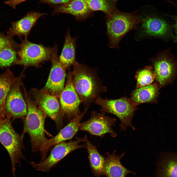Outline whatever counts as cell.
Wrapping results in <instances>:
<instances>
[{
	"label": "cell",
	"instance_id": "cell-1",
	"mask_svg": "<svg viewBox=\"0 0 177 177\" xmlns=\"http://www.w3.org/2000/svg\"><path fill=\"white\" fill-rule=\"evenodd\" d=\"M72 72L74 88L81 102L87 106L106 90L94 69L77 62Z\"/></svg>",
	"mask_w": 177,
	"mask_h": 177
},
{
	"label": "cell",
	"instance_id": "cell-5",
	"mask_svg": "<svg viewBox=\"0 0 177 177\" xmlns=\"http://www.w3.org/2000/svg\"><path fill=\"white\" fill-rule=\"evenodd\" d=\"M94 102L100 106L103 112L111 113L117 116L120 120L119 126L122 131L125 130L130 126L135 129L132 124V120L135 111L137 109V105L130 99L126 97L113 100L103 99L100 97L97 98Z\"/></svg>",
	"mask_w": 177,
	"mask_h": 177
},
{
	"label": "cell",
	"instance_id": "cell-26",
	"mask_svg": "<svg viewBox=\"0 0 177 177\" xmlns=\"http://www.w3.org/2000/svg\"><path fill=\"white\" fill-rule=\"evenodd\" d=\"M135 77L137 80L136 89L151 84L155 79V76L152 67L149 66L138 70Z\"/></svg>",
	"mask_w": 177,
	"mask_h": 177
},
{
	"label": "cell",
	"instance_id": "cell-8",
	"mask_svg": "<svg viewBox=\"0 0 177 177\" xmlns=\"http://www.w3.org/2000/svg\"><path fill=\"white\" fill-rule=\"evenodd\" d=\"M22 75L21 74L17 77L12 85L5 102V116L12 120L20 118L23 120L27 114V104L20 88Z\"/></svg>",
	"mask_w": 177,
	"mask_h": 177
},
{
	"label": "cell",
	"instance_id": "cell-21",
	"mask_svg": "<svg viewBox=\"0 0 177 177\" xmlns=\"http://www.w3.org/2000/svg\"><path fill=\"white\" fill-rule=\"evenodd\" d=\"M76 38H72L68 30L61 54L59 57L60 62L65 69H69L77 62L75 57V50Z\"/></svg>",
	"mask_w": 177,
	"mask_h": 177
},
{
	"label": "cell",
	"instance_id": "cell-20",
	"mask_svg": "<svg viewBox=\"0 0 177 177\" xmlns=\"http://www.w3.org/2000/svg\"><path fill=\"white\" fill-rule=\"evenodd\" d=\"M84 138L92 171L95 176L100 177L105 175V158L100 154L96 146L92 145L88 140L87 135L85 136Z\"/></svg>",
	"mask_w": 177,
	"mask_h": 177
},
{
	"label": "cell",
	"instance_id": "cell-14",
	"mask_svg": "<svg viewBox=\"0 0 177 177\" xmlns=\"http://www.w3.org/2000/svg\"><path fill=\"white\" fill-rule=\"evenodd\" d=\"M149 60L154 67L155 79L160 86L163 87L173 80L176 74V67L170 58L160 53Z\"/></svg>",
	"mask_w": 177,
	"mask_h": 177
},
{
	"label": "cell",
	"instance_id": "cell-18",
	"mask_svg": "<svg viewBox=\"0 0 177 177\" xmlns=\"http://www.w3.org/2000/svg\"><path fill=\"white\" fill-rule=\"evenodd\" d=\"M159 85L151 84L133 91L130 99L137 105L143 103H156L159 94Z\"/></svg>",
	"mask_w": 177,
	"mask_h": 177
},
{
	"label": "cell",
	"instance_id": "cell-11",
	"mask_svg": "<svg viewBox=\"0 0 177 177\" xmlns=\"http://www.w3.org/2000/svg\"><path fill=\"white\" fill-rule=\"evenodd\" d=\"M91 118L88 120L80 123L79 131L87 132L93 135L102 137L106 133L114 137L117 134L113 130L112 126L116 120L105 115L104 112H92Z\"/></svg>",
	"mask_w": 177,
	"mask_h": 177
},
{
	"label": "cell",
	"instance_id": "cell-19",
	"mask_svg": "<svg viewBox=\"0 0 177 177\" xmlns=\"http://www.w3.org/2000/svg\"><path fill=\"white\" fill-rule=\"evenodd\" d=\"M114 151L111 154H107L105 158V175L106 177H126L129 174L134 173L124 167L121 164V158L124 153L118 155Z\"/></svg>",
	"mask_w": 177,
	"mask_h": 177
},
{
	"label": "cell",
	"instance_id": "cell-31",
	"mask_svg": "<svg viewBox=\"0 0 177 177\" xmlns=\"http://www.w3.org/2000/svg\"><path fill=\"white\" fill-rule=\"evenodd\" d=\"M172 3L173 4H174V5H175L176 6V7H177V5H176V4H174V3ZM175 20H177V17H176V19H175Z\"/></svg>",
	"mask_w": 177,
	"mask_h": 177
},
{
	"label": "cell",
	"instance_id": "cell-25",
	"mask_svg": "<svg viewBox=\"0 0 177 177\" xmlns=\"http://www.w3.org/2000/svg\"><path fill=\"white\" fill-rule=\"evenodd\" d=\"M92 11H101L106 16L115 11L117 8L118 0H85Z\"/></svg>",
	"mask_w": 177,
	"mask_h": 177
},
{
	"label": "cell",
	"instance_id": "cell-27",
	"mask_svg": "<svg viewBox=\"0 0 177 177\" xmlns=\"http://www.w3.org/2000/svg\"><path fill=\"white\" fill-rule=\"evenodd\" d=\"M11 45H17L12 40V38H9L0 33V51L6 46Z\"/></svg>",
	"mask_w": 177,
	"mask_h": 177
},
{
	"label": "cell",
	"instance_id": "cell-23",
	"mask_svg": "<svg viewBox=\"0 0 177 177\" xmlns=\"http://www.w3.org/2000/svg\"><path fill=\"white\" fill-rule=\"evenodd\" d=\"M16 78L9 69L0 74V115L3 117H5V105L6 98Z\"/></svg>",
	"mask_w": 177,
	"mask_h": 177
},
{
	"label": "cell",
	"instance_id": "cell-10",
	"mask_svg": "<svg viewBox=\"0 0 177 177\" xmlns=\"http://www.w3.org/2000/svg\"><path fill=\"white\" fill-rule=\"evenodd\" d=\"M62 118L71 119L80 114L79 105L81 102L74 86L72 72L67 75L65 86L59 97Z\"/></svg>",
	"mask_w": 177,
	"mask_h": 177
},
{
	"label": "cell",
	"instance_id": "cell-17",
	"mask_svg": "<svg viewBox=\"0 0 177 177\" xmlns=\"http://www.w3.org/2000/svg\"><path fill=\"white\" fill-rule=\"evenodd\" d=\"M92 12L85 0H70L56 7L53 14H69L79 20H83L90 16Z\"/></svg>",
	"mask_w": 177,
	"mask_h": 177
},
{
	"label": "cell",
	"instance_id": "cell-28",
	"mask_svg": "<svg viewBox=\"0 0 177 177\" xmlns=\"http://www.w3.org/2000/svg\"><path fill=\"white\" fill-rule=\"evenodd\" d=\"M70 0H41V3L53 4H63L67 3Z\"/></svg>",
	"mask_w": 177,
	"mask_h": 177
},
{
	"label": "cell",
	"instance_id": "cell-4",
	"mask_svg": "<svg viewBox=\"0 0 177 177\" xmlns=\"http://www.w3.org/2000/svg\"><path fill=\"white\" fill-rule=\"evenodd\" d=\"M25 133L20 135L15 131L11 119L0 115V142L7 150L11 161V173L14 177L16 166L21 159L25 160L22 152L24 148L23 139Z\"/></svg>",
	"mask_w": 177,
	"mask_h": 177
},
{
	"label": "cell",
	"instance_id": "cell-6",
	"mask_svg": "<svg viewBox=\"0 0 177 177\" xmlns=\"http://www.w3.org/2000/svg\"><path fill=\"white\" fill-rule=\"evenodd\" d=\"M141 20L136 30L137 41L148 38L162 37L168 32L170 27L165 20L152 11L148 10L140 15Z\"/></svg>",
	"mask_w": 177,
	"mask_h": 177
},
{
	"label": "cell",
	"instance_id": "cell-22",
	"mask_svg": "<svg viewBox=\"0 0 177 177\" xmlns=\"http://www.w3.org/2000/svg\"><path fill=\"white\" fill-rule=\"evenodd\" d=\"M159 174L160 177H177V153L168 152L163 154Z\"/></svg>",
	"mask_w": 177,
	"mask_h": 177
},
{
	"label": "cell",
	"instance_id": "cell-30",
	"mask_svg": "<svg viewBox=\"0 0 177 177\" xmlns=\"http://www.w3.org/2000/svg\"><path fill=\"white\" fill-rule=\"evenodd\" d=\"M174 28L176 30V38L177 40V20H176V23L174 25Z\"/></svg>",
	"mask_w": 177,
	"mask_h": 177
},
{
	"label": "cell",
	"instance_id": "cell-2",
	"mask_svg": "<svg viewBox=\"0 0 177 177\" xmlns=\"http://www.w3.org/2000/svg\"><path fill=\"white\" fill-rule=\"evenodd\" d=\"M138 11L127 13L117 9L106 16L109 47L118 48L120 42L125 35L131 30H137L141 21L140 15L137 14Z\"/></svg>",
	"mask_w": 177,
	"mask_h": 177
},
{
	"label": "cell",
	"instance_id": "cell-9",
	"mask_svg": "<svg viewBox=\"0 0 177 177\" xmlns=\"http://www.w3.org/2000/svg\"><path fill=\"white\" fill-rule=\"evenodd\" d=\"M84 142H85L84 138L76 137L75 140L59 143L55 146L47 158L39 163L32 162L30 163L37 170L48 172L70 153L78 149L86 148V144L79 145Z\"/></svg>",
	"mask_w": 177,
	"mask_h": 177
},
{
	"label": "cell",
	"instance_id": "cell-24",
	"mask_svg": "<svg viewBox=\"0 0 177 177\" xmlns=\"http://www.w3.org/2000/svg\"><path fill=\"white\" fill-rule=\"evenodd\" d=\"M15 46L20 45H10L0 51V68L16 64L19 59L17 57V52L14 49Z\"/></svg>",
	"mask_w": 177,
	"mask_h": 177
},
{
	"label": "cell",
	"instance_id": "cell-12",
	"mask_svg": "<svg viewBox=\"0 0 177 177\" xmlns=\"http://www.w3.org/2000/svg\"><path fill=\"white\" fill-rule=\"evenodd\" d=\"M51 66L49 76L45 86L42 89L59 98L64 88L65 69L60 64L58 55V47L52 48Z\"/></svg>",
	"mask_w": 177,
	"mask_h": 177
},
{
	"label": "cell",
	"instance_id": "cell-15",
	"mask_svg": "<svg viewBox=\"0 0 177 177\" xmlns=\"http://www.w3.org/2000/svg\"><path fill=\"white\" fill-rule=\"evenodd\" d=\"M88 108V106H87L82 113L71 119L69 123L61 129L56 135L48 139L41 146L39 150L42 153L41 160L45 159V152L51 147L73 138L79 131L80 121Z\"/></svg>",
	"mask_w": 177,
	"mask_h": 177
},
{
	"label": "cell",
	"instance_id": "cell-3",
	"mask_svg": "<svg viewBox=\"0 0 177 177\" xmlns=\"http://www.w3.org/2000/svg\"><path fill=\"white\" fill-rule=\"evenodd\" d=\"M24 97L27 114L23 120V132L29 135L33 152L38 151L48 139L44 133V122L46 115L27 95L25 88Z\"/></svg>",
	"mask_w": 177,
	"mask_h": 177
},
{
	"label": "cell",
	"instance_id": "cell-13",
	"mask_svg": "<svg viewBox=\"0 0 177 177\" xmlns=\"http://www.w3.org/2000/svg\"><path fill=\"white\" fill-rule=\"evenodd\" d=\"M34 102L46 116L62 124L63 118L58 98L43 89L32 90Z\"/></svg>",
	"mask_w": 177,
	"mask_h": 177
},
{
	"label": "cell",
	"instance_id": "cell-16",
	"mask_svg": "<svg viewBox=\"0 0 177 177\" xmlns=\"http://www.w3.org/2000/svg\"><path fill=\"white\" fill-rule=\"evenodd\" d=\"M45 13L30 12L21 19L12 23L11 26L7 32V36L12 38L15 36H24L27 38L30 30L38 19Z\"/></svg>",
	"mask_w": 177,
	"mask_h": 177
},
{
	"label": "cell",
	"instance_id": "cell-29",
	"mask_svg": "<svg viewBox=\"0 0 177 177\" xmlns=\"http://www.w3.org/2000/svg\"><path fill=\"white\" fill-rule=\"evenodd\" d=\"M27 0H9L4 2L5 4L15 9L16 6L22 2Z\"/></svg>",
	"mask_w": 177,
	"mask_h": 177
},
{
	"label": "cell",
	"instance_id": "cell-7",
	"mask_svg": "<svg viewBox=\"0 0 177 177\" xmlns=\"http://www.w3.org/2000/svg\"><path fill=\"white\" fill-rule=\"evenodd\" d=\"M21 41L20 49L17 52L19 59L16 64L25 67H37L41 63L51 59L52 48L32 43L27 38Z\"/></svg>",
	"mask_w": 177,
	"mask_h": 177
}]
</instances>
